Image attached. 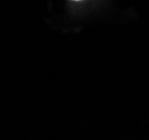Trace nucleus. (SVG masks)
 I'll return each mask as SVG.
<instances>
[{
    "label": "nucleus",
    "instance_id": "1",
    "mask_svg": "<svg viewBox=\"0 0 149 140\" xmlns=\"http://www.w3.org/2000/svg\"><path fill=\"white\" fill-rule=\"evenodd\" d=\"M75 1H80V0H75Z\"/></svg>",
    "mask_w": 149,
    "mask_h": 140
}]
</instances>
